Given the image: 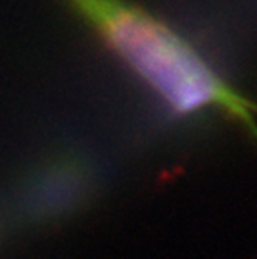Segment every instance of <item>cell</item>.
I'll use <instances>...</instances> for the list:
<instances>
[{"instance_id": "cell-1", "label": "cell", "mask_w": 257, "mask_h": 259, "mask_svg": "<svg viewBox=\"0 0 257 259\" xmlns=\"http://www.w3.org/2000/svg\"><path fill=\"white\" fill-rule=\"evenodd\" d=\"M62 2L174 115L216 110L257 141V106L168 23L127 0Z\"/></svg>"}]
</instances>
